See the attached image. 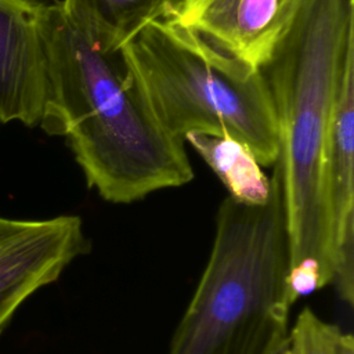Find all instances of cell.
Returning <instances> with one entry per match:
<instances>
[{
	"mask_svg": "<svg viewBox=\"0 0 354 354\" xmlns=\"http://www.w3.org/2000/svg\"><path fill=\"white\" fill-rule=\"evenodd\" d=\"M288 344H289V337H288V340L283 342L279 347H277L271 354H286V351H288Z\"/></svg>",
	"mask_w": 354,
	"mask_h": 354,
	"instance_id": "cell-13",
	"label": "cell"
},
{
	"mask_svg": "<svg viewBox=\"0 0 354 354\" xmlns=\"http://www.w3.org/2000/svg\"><path fill=\"white\" fill-rule=\"evenodd\" d=\"M342 330L304 307L289 329V342L296 354H333Z\"/></svg>",
	"mask_w": 354,
	"mask_h": 354,
	"instance_id": "cell-11",
	"label": "cell"
},
{
	"mask_svg": "<svg viewBox=\"0 0 354 354\" xmlns=\"http://www.w3.org/2000/svg\"><path fill=\"white\" fill-rule=\"evenodd\" d=\"M185 140L225 185L230 198L249 205L267 201L271 180L246 145L225 136L203 133H189Z\"/></svg>",
	"mask_w": 354,
	"mask_h": 354,
	"instance_id": "cell-10",
	"label": "cell"
},
{
	"mask_svg": "<svg viewBox=\"0 0 354 354\" xmlns=\"http://www.w3.org/2000/svg\"><path fill=\"white\" fill-rule=\"evenodd\" d=\"M90 252L79 216L25 220L0 216V336L19 307Z\"/></svg>",
	"mask_w": 354,
	"mask_h": 354,
	"instance_id": "cell-5",
	"label": "cell"
},
{
	"mask_svg": "<svg viewBox=\"0 0 354 354\" xmlns=\"http://www.w3.org/2000/svg\"><path fill=\"white\" fill-rule=\"evenodd\" d=\"M187 0H59L69 21L100 48L118 51L144 26L170 19Z\"/></svg>",
	"mask_w": 354,
	"mask_h": 354,
	"instance_id": "cell-9",
	"label": "cell"
},
{
	"mask_svg": "<svg viewBox=\"0 0 354 354\" xmlns=\"http://www.w3.org/2000/svg\"><path fill=\"white\" fill-rule=\"evenodd\" d=\"M300 0H187L170 21L216 50L261 71L288 32Z\"/></svg>",
	"mask_w": 354,
	"mask_h": 354,
	"instance_id": "cell-6",
	"label": "cell"
},
{
	"mask_svg": "<svg viewBox=\"0 0 354 354\" xmlns=\"http://www.w3.org/2000/svg\"><path fill=\"white\" fill-rule=\"evenodd\" d=\"M354 0H300L261 68L278 127V158L289 242L288 296L333 285L337 271L324 183V148L348 43Z\"/></svg>",
	"mask_w": 354,
	"mask_h": 354,
	"instance_id": "cell-2",
	"label": "cell"
},
{
	"mask_svg": "<svg viewBox=\"0 0 354 354\" xmlns=\"http://www.w3.org/2000/svg\"><path fill=\"white\" fill-rule=\"evenodd\" d=\"M35 1H37V0H35Z\"/></svg>",
	"mask_w": 354,
	"mask_h": 354,
	"instance_id": "cell-15",
	"label": "cell"
},
{
	"mask_svg": "<svg viewBox=\"0 0 354 354\" xmlns=\"http://www.w3.org/2000/svg\"><path fill=\"white\" fill-rule=\"evenodd\" d=\"M40 8L35 0H0V123H40L47 87Z\"/></svg>",
	"mask_w": 354,
	"mask_h": 354,
	"instance_id": "cell-8",
	"label": "cell"
},
{
	"mask_svg": "<svg viewBox=\"0 0 354 354\" xmlns=\"http://www.w3.org/2000/svg\"><path fill=\"white\" fill-rule=\"evenodd\" d=\"M324 183L332 220L339 297L354 300V40L347 46L324 148Z\"/></svg>",
	"mask_w": 354,
	"mask_h": 354,
	"instance_id": "cell-7",
	"label": "cell"
},
{
	"mask_svg": "<svg viewBox=\"0 0 354 354\" xmlns=\"http://www.w3.org/2000/svg\"><path fill=\"white\" fill-rule=\"evenodd\" d=\"M120 51L152 116L171 138L225 136L246 145L260 166L275 165L277 118L261 71L170 19L148 24Z\"/></svg>",
	"mask_w": 354,
	"mask_h": 354,
	"instance_id": "cell-4",
	"label": "cell"
},
{
	"mask_svg": "<svg viewBox=\"0 0 354 354\" xmlns=\"http://www.w3.org/2000/svg\"><path fill=\"white\" fill-rule=\"evenodd\" d=\"M286 354H296L295 350H293V347H292V344H290V342H289V344H288V351H286Z\"/></svg>",
	"mask_w": 354,
	"mask_h": 354,
	"instance_id": "cell-14",
	"label": "cell"
},
{
	"mask_svg": "<svg viewBox=\"0 0 354 354\" xmlns=\"http://www.w3.org/2000/svg\"><path fill=\"white\" fill-rule=\"evenodd\" d=\"M47 87L40 127L62 136L87 185L131 203L194 178L183 141L155 120L122 51H105L76 28L59 0L41 3Z\"/></svg>",
	"mask_w": 354,
	"mask_h": 354,
	"instance_id": "cell-1",
	"label": "cell"
},
{
	"mask_svg": "<svg viewBox=\"0 0 354 354\" xmlns=\"http://www.w3.org/2000/svg\"><path fill=\"white\" fill-rule=\"evenodd\" d=\"M266 202L227 196L167 354H271L289 337V242L281 174Z\"/></svg>",
	"mask_w": 354,
	"mask_h": 354,
	"instance_id": "cell-3",
	"label": "cell"
},
{
	"mask_svg": "<svg viewBox=\"0 0 354 354\" xmlns=\"http://www.w3.org/2000/svg\"><path fill=\"white\" fill-rule=\"evenodd\" d=\"M333 354H354V339L351 333H339Z\"/></svg>",
	"mask_w": 354,
	"mask_h": 354,
	"instance_id": "cell-12",
	"label": "cell"
}]
</instances>
